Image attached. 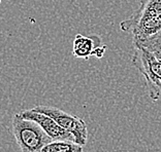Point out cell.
<instances>
[{"label": "cell", "mask_w": 161, "mask_h": 152, "mask_svg": "<svg viewBox=\"0 0 161 152\" xmlns=\"http://www.w3.org/2000/svg\"><path fill=\"white\" fill-rule=\"evenodd\" d=\"M13 134L22 152H42L52 138L37 122L24 118L20 113L14 115L12 120Z\"/></svg>", "instance_id": "cell-1"}, {"label": "cell", "mask_w": 161, "mask_h": 152, "mask_svg": "<svg viewBox=\"0 0 161 152\" xmlns=\"http://www.w3.org/2000/svg\"><path fill=\"white\" fill-rule=\"evenodd\" d=\"M131 63L144 76L151 100H159L161 98V60L148 49L134 45Z\"/></svg>", "instance_id": "cell-2"}, {"label": "cell", "mask_w": 161, "mask_h": 152, "mask_svg": "<svg viewBox=\"0 0 161 152\" xmlns=\"http://www.w3.org/2000/svg\"><path fill=\"white\" fill-rule=\"evenodd\" d=\"M34 110L49 115L50 117L56 120V122L65 131H67L74 136L75 142L80 144V146H85L88 140V129L87 124L84 119L76 116V115L68 114L59 108L52 106H45L38 105L33 108Z\"/></svg>", "instance_id": "cell-3"}, {"label": "cell", "mask_w": 161, "mask_h": 152, "mask_svg": "<svg viewBox=\"0 0 161 152\" xmlns=\"http://www.w3.org/2000/svg\"><path fill=\"white\" fill-rule=\"evenodd\" d=\"M24 118L31 119L42 126V129L49 135L52 140H68V141H75L74 136L70 133L65 131L63 128H61L56 122L55 119L50 117L42 112H38L34 109H26L23 110L20 113Z\"/></svg>", "instance_id": "cell-4"}, {"label": "cell", "mask_w": 161, "mask_h": 152, "mask_svg": "<svg viewBox=\"0 0 161 152\" xmlns=\"http://www.w3.org/2000/svg\"><path fill=\"white\" fill-rule=\"evenodd\" d=\"M140 7L132 16L121 22L120 29L123 32H131L137 25L161 14V0H140Z\"/></svg>", "instance_id": "cell-5"}, {"label": "cell", "mask_w": 161, "mask_h": 152, "mask_svg": "<svg viewBox=\"0 0 161 152\" xmlns=\"http://www.w3.org/2000/svg\"><path fill=\"white\" fill-rule=\"evenodd\" d=\"M101 45V38L98 35L84 36L78 34L72 44V55L78 59L88 60L92 57L94 49Z\"/></svg>", "instance_id": "cell-6"}, {"label": "cell", "mask_w": 161, "mask_h": 152, "mask_svg": "<svg viewBox=\"0 0 161 152\" xmlns=\"http://www.w3.org/2000/svg\"><path fill=\"white\" fill-rule=\"evenodd\" d=\"M159 31H161V14L142 22L131 30V33L133 35V42L145 40L157 34Z\"/></svg>", "instance_id": "cell-7"}, {"label": "cell", "mask_w": 161, "mask_h": 152, "mask_svg": "<svg viewBox=\"0 0 161 152\" xmlns=\"http://www.w3.org/2000/svg\"><path fill=\"white\" fill-rule=\"evenodd\" d=\"M42 152H83V146L75 141L52 140L42 148Z\"/></svg>", "instance_id": "cell-8"}, {"label": "cell", "mask_w": 161, "mask_h": 152, "mask_svg": "<svg viewBox=\"0 0 161 152\" xmlns=\"http://www.w3.org/2000/svg\"><path fill=\"white\" fill-rule=\"evenodd\" d=\"M134 45L148 49L149 52L154 53L159 60H161V31L145 40L134 41Z\"/></svg>", "instance_id": "cell-9"}, {"label": "cell", "mask_w": 161, "mask_h": 152, "mask_svg": "<svg viewBox=\"0 0 161 152\" xmlns=\"http://www.w3.org/2000/svg\"><path fill=\"white\" fill-rule=\"evenodd\" d=\"M108 48V46L107 45H103V44H101L99 46H97L96 48L94 49V52H93V57L95 58H97V59H101L102 57L104 56V53H105V50H107Z\"/></svg>", "instance_id": "cell-10"}, {"label": "cell", "mask_w": 161, "mask_h": 152, "mask_svg": "<svg viewBox=\"0 0 161 152\" xmlns=\"http://www.w3.org/2000/svg\"><path fill=\"white\" fill-rule=\"evenodd\" d=\"M1 1H2V0H0V3H1Z\"/></svg>", "instance_id": "cell-11"}]
</instances>
